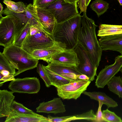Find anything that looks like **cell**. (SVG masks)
Masks as SVG:
<instances>
[{
	"label": "cell",
	"instance_id": "cell-1",
	"mask_svg": "<svg viewBox=\"0 0 122 122\" xmlns=\"http://www.w3.org/2000/svg\"><path fill=\"white\" fill-rule=\"evenodd\" d=\"M86 12L81 16L78 43L85 49L95 66L97 68L101 60L103 51L97 40L96 29L97 26L94 21L87 16Z\"/></svg>",
	"mask_w": 122,
	"mask_h": 122
},
{
	"label": "cell",
	"instance_id": "cell-2",
	"mask_svg": "<svg viewBox=\"0 0 122 122\" xmlns=\"http://www.w3.org/2000/svg\"><path fill=\"white\" fill-rule=\"evenodd\" d=\"M81 16L79 13L65 21L57 23L52 34L55 42L64 44L66 49L73 50L78 43Z\"/></svg>",
	"mask_w": 122,
	"mask_h": 122
},
{
	"label": "cell",
	"instance_id": "cell-3",
	"mask_svg": "<svg viewBox=\"0 0 122 122\" xmlns=\"http://www.w3.org/2000/svg\"><path fill=\"white\" fill-rule=\"evenodd\" d=\"M3 53L11 66L18 70L15 76L26 71L37 67L38 60L20 47L12 43L4 47Z\"/></svg>",
	"mask_w": 122,
	"mask_h": 122
},
{
	"label": "cell",
	"instance_id": "cell-4",
	"mask_svg": "<svg viewBox=\"0 0 122 122\" xmlns=\"http://www.w3.org/2000/svg\"><path fill=\"white\" fill-rule=\"evenodd\" d=\"M56 43L52 34L42 27L36 34L30 36L27 34L22 44L21 47L30 54L34 50L50 47Z\"/></svg>",
	"mask_w": 122,
	"mask_h": 122
},
{
	"label": "cell",
	"instance_id": "cell-5",
	"mask_svg": "<svg viewBox=\"0 0 122 122\" xmlns=\"http://www.w3.org/2000/svg\"><path fill=\"white\" fill-rule=\"evenodd\" d=\"M54 15L57 23L65 21L79 14L77 3L57 0L45 8Z\"/></svg>",
	"mask_w": 122,
	"mask_h": 122
},
{
	"label": "cell",
	"instance_id": "cell-6",
	"mask_svg": "<svg viewBox=\"0 0 122 122\" xmlns=\"http://www.w3.org/2000/svg\"><path fill=\"white\" fill-rule=\"evenodd\" d=\"M73 50L76 54L79 61L77 69L81 74L86 76L91 81H94L95 76H97V67L94 65L88 54L78 43Z\"/></svg>",
	"mask_w": 122,
	"mask_h": 122
},
{
	"label": "cell",
	"instance_id": "cell-7",
	"mask_svg": "<svg viewBox=\"0 0 122 122\" xmlns=\"http://www.w3.org/2000/svg\"><path fill=\"white\" fill-rule=\"evenodd\" d=\"M90 80L78 79L56 88L58 96L63 99L76 100L86 90L91 82Z\"/></svg>",
	"mask_w": 122,
	"mask_h": 122
},
{
	"label": "cell",
	"instance_id": "cell-8",
	"mask_svg": "<svg viewBox=\"0 0 122 122\" xmlns=\"http://www.w3.org/2000/svg\"><path fill=\"white\" fill-rule=\"evenodd\" d=\"M19 19L11 15L0 19V45L4 47L12 43Z\"/></svg>",
	"mask_w": 122,
	"mask_h": 122
},
{
	"label": "cell",
	"instance_id": "cell-9",
	"mask_svg": "<svg viewBox=\"0 0 122 122\" xmlns=\"http://www.w3.org/2000/svg\"><path fill=\"white\" fill-rule=\"evenodd\" d=\"M39 79L36 77L17 78L11 81L8 88L14 93L34 94L37 93L40 89Z\"/></svg>",
	"mask_w": 122,
	"mask_h": 122
},
{
	"label": "cell",
	"instance_id": "cell-10",
	"mask_svg": "<svg viewBox=\"0 0 122 122\" xmlns=\"http://www.w3.org/2000/svg\"><path fill=\"white\" fill-rule=\"evenodd\" d=\"M112 64L106 66L99 72L95 81L98 88H103L117 73L122 67V55H118L115 59Z\"/></svg>",
	"mask_w": 122,
	"mask_h": 122
},
{
	"label": "cell",
	"instance_id": "cell-11",
	"mask_svg": "<svg viewBox=\"0 0 122 122\" xmlns=\"http://www.w3.org/2000/svg\"><path fill=\"white\" fill-rule=\"evenodd\" d=\"M49 62L76 67L79 64L76 54L73 50L67 49L52 57Z\"/></svg>",
	"mask_w": 122,
	"mask_h": 122
},
{
	"label": "cell",
	"instance_id": "cell-12",
	"mask_svg": "<svg viewBox=\"0 0 122 122\" xmlns=\"http://www.w3.org/2000/svg\"><path fill=\"white\" fill-rule=\"evenodd\" d=\"M5 122H50L48 118L35 113L27 114L11 111Z\"/></svg>",
	"mask_w": 122,
	"mask_h": 122
},
{
	"label": "cell",
	"instance_id": "cell-13",
	"mask_svg": "<svg viewBox=\"0 0 122 122\" xmlns=\"http://www.w3.org/2000/svg\"><path fill=\"white\" fill-rule=\"evenodd\" d=\"M66 49L65 45L61 42H56L52 47L34 50L30 54L38 60H42L47 63L51 58L55 55L61 53Z\"/></svg>",
	"mask_w": 122,
	"mask_h": 122
},
{
	"label": "cell",
	"instance_id": "cell-14",
	"mask_svg": "<svg viewBox=\"0 0 122 122\" xmlns=\"http://www.w3.org/2000/svg\"><path fill=\"white\" fill-rule=\"evenodd\" d=\"M98 42L103 51L110 50L122 54V34L101 37Z\"/></svg>",
	"mask_w": 122,
	"mask_h": 122
},
{
	"label": "cell",
	"instance_id": "cell-15",
	"mask_svg": "<svg viewBox=\"0 0 122 122\" xmlns=\"http://www.w3.org/2000/svg\"><path fill=\"white\" fill-rule=\"evenodd\" d=\"M36 110L37 112L53 113L55 114L63 113L66 111L65 105L60 97L55 98L46 102L40 103Z\"/></svg>",
	"mask_w": 122,
	"mask_h": 122
},
{
	"label": "cell",
	"instance_id": "cell-16",
	"mask_svg": "<svg viewBox=\"0 0 122 122\" xmlns=\"http://www.w3.org/2000/svg\"><path fill=\"white\" fill-rule=\"evenodd\" d=\"M37 9L39 20L42 27L47 32L52 34L57 23L54 15L46 8H37Z\"/></svg>",
	"mask_w": 122,
	"mask_h": 122
},
{
	"label": "cell",
	"instance_id": "cell-17",
	"mask_svg": "<svg viewBox=\"0 0 122 122\" xmlns=\"http://www.w3.org/2000/svg\"><path fill=\"white\" fill-rule=\"evenodd\" d=\"M14 92L6 90H0V117H7L11 111V106L15 96Z\"/></svg>",
	"mask_w": 122,
	"mask_h": 122
},
{
	"label": "cell",
	"instance_id": "cell-18",
	"mask_svg": "<svg viewBox=\"0 0 122 122\" xmlns=\"http://www.w3.org/2000/svg\"><path fill=\"white\" fill-rule=\"evenodd\" d=\"M50 122H69L79 120H85L94 122L96 119V116L93 110L81 114L61 117H53L50 115L47 116Z\"/></svg>",
	"mask_w": 122,
	"mask_h": 122
},
{
	"label": "cell",
	"instance_id": "cell-19",
	"mask_svg": "<svg viewBox=\"0 0 122 122\" xmlns=\"http://www.w3.org/2000/svg\"><path fill=\"white\" fill-rule=\"evenodd\" d=\"M41 65L51 85L56 87L68 84L76 80L62 76L51 70L43 65Z\"/></svg>",
	"mask_w": 122,
	"mask_h": 122
},
{
	"label": "cell",
	"instance_id": "cell-20",
	"mask_svg": "<svg viewBox=\"0 0 122 122\" xmlns=\"http://www.w3.org/2000/svg\"><path fill=\"white\" fill-rule=\"evenodd\" d=\"M83 93L89 96L91 99L102 102L103 104L106 105L108 108L116 107L118 106V104L116 101L104 92L85 91Z\"/></svg>",
	"mask_w": 122,
	"mask_h": 122
},
{
	"label": "cell",
	"instance_id": "cell-21",
	"mask_svg": "<svg viewBox=\"0 0 122 122\" xmlns=\"http://www.w3.org/2000/svg\"><path fill=\"white\" fill-rule=\"evenodd\" d=\"M122 34V25L100 24L97 35L100 37Z\"/></svg>",
	"mask_w": 122,
	"mask_h": 122
},
{
	"label": "cell",
	"instance_id": "cell-22",
	"mask_svg": "<svg viewBox=\"0 0 122 122\" xmlns=\"http://www.w3.org/2000/svg\"><path fill=\"white\" fill-rule=\"evenodd\" d=\"M48 63V65L46 66V67L61 76L70 73H74L77 75L81 74L76 67L63 66L51 62Z\"/></svg>",
	"mask_w": 122,
	"mask_h": 122
},
{
	"label": "cell",
	"instance_id": "cell-23",
	"mask_svg": "<svg viewBox=\"0 0 122 122\" xmlns=\"http://www.w3.org/2000/svg\"><path fill=\"white\" fill-rule=\"evenodd\" d=\"M24 13L31 25L35 24L42 25L39 17L37 8L33 4H30L26 6Z\"/></svg>",
	"mask_w": 122,
	"mask_h": 122
},
{
	"label": "cell",
	"instance_id": "cell-24",
	"mask_svg": "<svg viewBox=\"0 0 122 122\" xmlns=\"http://www.w3.org/2000/svg\"><path fill=\"white\" fill-rule=\"evenodd\" d=\"M109 90L122 99V78L114 76L107 84Z\"/></svg>",
	"mask_w": 122,
	"mask_h": 122
},
{
	"label": "cell",
	"instance_id": "cell-25",
	"mask_svg": "<svg viewBox=\"0 0 122 122\" xmlns=\"http://www.w3.org/2000/svg\"><path fill=\"white\" fill-rule=\"evenodd\" d=\"M90 7L99 17L107 11L109 8V4L103 0H95L91 3Z\"/></svg>",
	"mask_w": 122,
	"mask_h": 122
},
{
	"label": "cell",
	"instance_id": "cell-26",
	"mask_svg": "<svg viewBox=\"0 0 122 122\" xmlns=\"http://www.w3.org/2000/svg\"><path fill=\"white\" fill-rule=\"evenodd\" d=\"M3 2L9 10L16 13H24L26 6L21 1L16 2L11 0H4Z\"/></svg>",
	"mask_w": 122,
	"mask_h": 122
},
{
	"label": "cell",
	"instance_id": "cell-27",
	"mask_svg": "<svg viewBox=\"0 0 122 122\" xmlns=\"http://www.w3.org/2000/svg\"><path fill=\"white\" fill-rule=\"evenodd\" d=\"M31 26L28 22L25 27L14 37L12 44L21 47L22 43L29 31Z\"/></svg>",
	"mask_w": 122,
	"mask_h": 122
},
{
	"label": "cell",
	"instance_id": "cell-28",
	"mask_svg": "<svg viewBox=\"0 0 122 122\" xmlns=\"http://www.w3.org/2000/svg\"><path fill=\"white\" fill-rule=\"evenodd\" d=\"M6 70L9 71L10 75H14L16 73L15 69L11 65L3 53L0 52V71Z\"/></svg>",
	"mask_w": 122,
	"mask_h": 122
},
{
	"label": "cell",
	"instance_id": "cell-29",
	"mask_svg": "<svg viewBox=\"0 0 122 122\" xmlns=\"http://www.w3.org/2000/svg\"><path fill=\"white\" fill-rule=\"evenodd\" d=\"M102 117L104 122H122L121 118L117 116L115 113L108 109L102 111Z\"/></svg>",
	"mask_w": 122,
	"mask_h": 122
},
{
	"label": "cell",
	"instance_id": "cell-30",
	"mask_svg": "<svg viewBox=\"0 0 122 122\" xmlns=\"http://www.w3.org/2000/svg\"><path fill=\"white\" fill-rule=\"evenodd\" d=\"M11 109L12 111H15L21 113L33 114L35 113L26 107L22 104L15 101H13L12 103Z\"/></svg>",
	"mask_w": 122,
	"mask_h": 122
},
{
	"label": "cell",
	"instance_id": "cell-31",
	"mask_svg": "<svg viewBox=\"0 0 122 122\" xmlns=\"http://www.w3.org/2000/svg\"><path fill=\"white\" fill-rule=\"evenodd\" d=\"M37 71L44 81L46 87H50L51 85V83L40 63L38 64L37 67Z\"/></svg>",
	"mask_w": 122,
	"mask_h": 122
},
{
	"label": "cell",
	"instance_id": "cell-32",
	"mask_svg": "<svg viewBox=\"0 0 122 122\" xmlns=\"http://www.w3.org/2000/svg\"><path fill=\"white\" fill-rule=\"evenodd\" d=\"M57 0H34L33 5L37 8H44Z\"/></svg>",
	"mask_w": 122,
	"mask_h": 122
},
{
	"label": "cell",
	"instance_id": "cell-33",
	"mask_svg": "<svg viewBox=\"0 0 122 122\" xmlns=\"http://www.w3.org/2000/svg\"><path fill=\"white\" fill-rule=\"evenodd\" d=\"M99 106L96 114V120L94 121L97 122H104L102 117V111L101 108L103 104L102 102L98 101Z\"/></svg>",
	"mask_w": 122,
	"mask_h": 122
},
{
	"label": "cell",
	"instance_id": "cell-34",
	"mask_svg": "<svg viewBox=\"0 0 122 122\" xmlns=\"http://www.w3.org/2000/svg\"><path fill=\"white\" fill-rule=\"evenodd\" d=\"M14 77V75H11L4 76L0 73V86H2L5 82L15 80V79Z\"/></svg>",
	"mask_w": 122,
	"mask_h": 122
},
{
	"label": "cell",
	"instance_id": "cell-35",
	"mask_svg": "<svg viewBox=\"0 0 122 122\" xmlns=\"http://www.w3.org/2000/svg\"><path fill=\"white\" fill-rule=\"evenodd\" d=\"M77 3L80 10V14L82 12L86 11L87 7L86 5V0H79Z\"/></svg>",
	"mask_w": 122,
	"mask_h": 122
},
{
	"label": "cell",
	"instance_id": "cell-36",
	"mask_svg": "<svg viewBox=\"0 0 122 122\" xmlns=\"http://www.w3.org/2000/svg\"><path fill=\"white\" fill-rule=\"evenodd\" d=\"M78 79L89 80V78L86 75L84 74H80L78 76Z\"/></svg>",
	"mask_w": 122,
	"mask_h": 122
},
{
	"label": "cell",
	"instance_id": "cell-37",
	"mask_svg": "<svg viewBox=\"0 0 122 122\" xmlns=\"http://www.w3.org/2000/svg\"><path fill=\"white\" fill-rule=\"evenodd\" d=\"M0 73L4 76H8L10 75L9 71L6 70H3L0 71Z\"/></svg>",
	"mask_w": 122,
	"mask_h": 122
},
{
	"label": "cell",
	"instance_id": "cell-38",
	"mask_svg": "<svg viewBox=\"0 0 122 122\" xmlns=\"http://www.w3.org/2000/svg\"><path fill=\"white\" fill-rule=\"evenodd\" d=\"M3 7L2 5L0 3V18L2 17V12L3 10Z\"/></svg>",
	"mask_w": 122,
	"mask_h": 122
},
{
	"label": "cell",
	"instance_id": "cell-39",
	"mask_svg": "<svg viewBox=\"0 0 122 122\" xmlns=\"http://www.w3.org/2000/svg\"><path fill=\"white\" fill-rule=\"evenodd\" d=\"M66 2L71 3H77L79 0H64Z\"/></svg>",
	"mask_w": 122,
	"mask_h": 122
},
{
	"label": "cell",
	"instance_id": "cell-40",
	"mask_svg": "<svg viewBox=\"0 0 122 122\" xmlns=\"http://www.w3.org/2000/svg\"><path fill=\"white\" fill-rule=\"evenodd\" d=\"M91 0H86V5L87 7L88 5Z\"/></svg>",
	"mask_w": 122,
	"mask_h": 122
},
{
	"label": "cell",
	"instance_id": "cell-41",
	"mask_svg": "<svg viewBox=\"0 0 122 122\" xmlns=\"http://www.w3.org/2000/svg\"><path fill=\"white\" fill-rule=\"evenodd\" d=\"M121 5H122V0H118Z\"/></svg>",
	"mask_w": 122,
	"mask_h": 122
},
{
	"label": "cell",
	"instance_id": "cell-42",
	"mask_svg": "<svg viewBox=\"0 0 122 122\" xmlns=\"http://www.w3.org/2000/svg\"><path fill=\"white\" fill-rule=\"evenodd\" d=\"M120 71L122 73V67L120 69Z\"/></svg>",
	"mask_w": 122,
	"mask_h": 122
},
{
	"label": "cell",
	"instance_id": "cell-43",
	"mask_svg": "<svg viewBox=\"0 0 122 122\" xmlns=\"http://www.w3.org/2000/svg\"></svg>",
	"mask_w": 122,
	"mask_h": 122
}]
</instances>
